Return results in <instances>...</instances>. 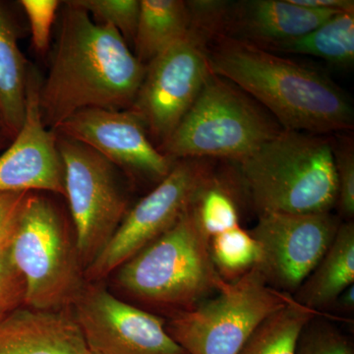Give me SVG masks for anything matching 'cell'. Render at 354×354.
Segmentation results:
<instances>
[{
    "label": "cell",
    "mask_w": 354,
    "mask_h": 354,
    "mask_svg": "<svg viewBox=\"0 0 354 354\" xmlns=\"http://www.w3.org/2000/svg\"><path fill=\"white\" fill-rule=\"evenodd\" d=\"M48 75L39 88L41 120L51 130L85 109H131L146 73L118 30L65 2Z\"/></svg>",
    "instance_id": "6da1fadb"
},
{
    "label": "cell",
    "mask_w": 354,
    "mask_h": 354,
    "mask_svg": "<svg viewBox=\"0 0 354 354\" xmlns=\"http://www.w3.org/2000/svg\"><path fill=\"white\" fill-rule=\"evenodd\" d=\"M209 65L212 73L250 95L283 130L328 135L353 128L351 100L318 70L225 35L211 44Z\"/></svg>",
    "instance_id": "7a4b0ae2"
},
{
    "label": "cell",
    "mask_w": 354,
    "mask_h": 354,
    "mask_svg": "<svg viewBox=\"0 0 354 354\" xmlns=\"http://www.w3.org/2000/svg\"><path fill=\"white\" fill-rule=\"evenodd\" d=\"M239 165L258 215L327 213L337 206L334 140L283 130Z\"/></svg>",
    "instance_id": "3957f363"
},
{
    "label": "cell",
    "mask_w": 354,
    "mask_h": 354,
    "mask_svg": "<svg viewBox=\"0 0 354 354\" xmlns=\"http://www.w3.org/2000/svg\"><path fill=\"white\" fill-rule=\"evenodd\" d=\"M125 295L169 317L194 309L227 281L212 260L209 239L192 205L167 232L116 270Z\"/></svg>",
    "instance_id": "277c9868"
},
{
    "label": "cell",
    "mask_w": 354,
    "mask_h": 354,
    "mask_svg": "<svg viewBox=\"0 0 354 354\" xmlns=\"http://www.w3.org/2000/svg\"><path fill=\"white\" fill-rule=\"evenodd\" d=\"M191 23L176 43L146 65L130 111L160 146L171 136L201 92L211 70V44L223 32L228 1H187Z\"/></svg>",
    "instance_id": "5b68a950"
},
{
    "label": "cell",
    "mask_w": 354,
    "mask_h": 354,
    "mask_svg": "<svg viewBox=\"0 0 354 354\" xmlns=\"http://www.w3.org/2000/svg\"><path fill=\"white\" fill-rule=\"evenodd\" d=\"M283 130L250 95L211 72L160 151L172 160L223 158L239 162Z\"/></svg>",
    "instance_id": "8992f818"
},
{
    "label": "cell",
    "mask_w": 354,
    "mask_h": 354,
    "mask_svg": "<svg viewBox=\"0 0 354 354\" xmlns=\"http://www.w3.org/2000/svg\"><path fill=\"white\" fill-rule=\"evenodd\" d=\"M9 250L24 279L25 307L41 311L72 307L86 286L85 270L75 241L46 198L30 193Z\"/></svg>",
    "instance_id": "52a82bcc"
},
{
    "label": "cell",
    "mask_w": 354,
    "mask_h": 354,
    "mask_svg": "<svg viewBox=\"0 0 354 354\" xmlns=\"http://www.w3.org/2000/svg\"><path fill=\"white\" fill-rule=\"evenodd\" d=\"M292 299L254 268L194 309L169 317L167 330L187 354H239L261 324Z\"/></svg>",
    "instance_id": "ba28073f"
},
{
    "label": "cell",
    "mask_w": 354,
    "mask_h": 354,
    "mask_svg": "<svg viewBox=\"0 0 354 354\" xmlns=\"http://www.w3.org/2000/svg\"><path fill=\"white\" fill-rule=\"evenodd\" d=\"M57 148L64 162V196L75 227L77 252L86 270L127 216L128 202L114 165L104 156L59 134Z\"/></svg>",
    "instance_id": "9c48e42d"
},
{
    "label": "cell",
    "mask_w": 354,
    "mask_h": 354,
    "mask_svg": "<svg viewBox=\"0 0 354 354\" xmlns=\"http://www.w3.org/2000/svg\"><path fill=\"white\" fill-rule=\"evenodd\" d=\"M214 171L209 160H176L157 187L127 212L111 241L86 268L85 279L91 283L102 281L167 232L190 208Z\"/></svg>",
    "instance_id": "30bf717a"
},
{
    "label": "cell",
    "mask_w": 354,
    "mask_h": 354,
    "mask_svg": "<svg viewBox=\"0 0 354 354\" xmlns=\"http://www.w3.org/2000/svg\"><path fill=\"white\" fill-rule=\"evenodd\" d=\"M341 223L330 212L260 215L250 234L260 246L256 268L266 283L295 295L327 252Z\"/></svg>",
    "instance_id": "8fae6325"
},
{
    "label": "cell",
    "mask_w": 354,
    "mask_h": 354,
    "mask_svg": "<svg viewBox=\"0 0 354 354\" xmlns=\"http://www.w3.org/2000/svg\"><path fill=\"white\" fill-rule=\"evenodd\" d=\"M71 308L93 353L187 354L167 332L165 318L123 301L97 283H86Z\"/></svg>",
    "instance_id": "7c38bea8"
},
{
    "label": "cell",
    "mask_w": 354,
    "mask_h": 354,
    "mask_svg": "<svg viewBox=\"0 0 354 354\" xmlns=\"http://www.w3.org/2000/svg\"><path fill=\"white\" fill-rule=\"evenodd\" d=\"M55 131L90 147L114 165L153 180L164 179L176 162L153 145L143 123L130 109H82Z\"/></svg>",
    "instance_id": "4fadbf2b"
},
{
    "label": "cell",
    "mask_w": 354,
    "mask_h": 354,
    "mask_svg": "<svg viewBox=\"0 0 354 354\" xmlns=\"http://www.w3.org/2000/svg\"><path fill=\"white\" fill-rule=\"evenodd\" d=\"M36 71L28 72L24 123L13 143L0 156V192L46 191L65 195L64 167L57 134L48 130L39 109Z\"/></svg>",
    "instance_id": "5bb4252c"
},
{
    "label": "cell",
    "mask_w": 354,
    "mask_h": 354,
    "mask_svg": "<svg viewBox=\"0 0 354 354\" xmlns=\"http://www.w3.org/2000/svg\"><path fill=\"white\" fill-rule=\"evenodd\" d=\"M337 13L307 8L292 0L230 2L223 35L267 50L304 36Z\"/></svg>",
    "instance_id": "9a60e30c"
},
{
    "label": "cell",
    "mask_w": 354,
    "mask_h": 354,
    "mask_svg": "<svg viewBox=\"0 0 354 354\" xmlns=\"http://www.w3.org/2000/svg\"><path fill=\"white\" fill-rule=\"evenodd\" d=\"M82 333L68 310L21 307L0 319V354H85Z\"/></svg>",
    "instance_id": "2e32d148"
},
{
    "label": "cell",
    "mask_w": 354,
    "mask_h": 354,
    "mask_svg": "<svg viewBox=\"0 0 354 354\" xmlns=\"http://www.w3.org/2000/svg\"><path fill=\"white\" fill-rule=\"evenodd\" d=\"M353 283L354 225L348 221L341 223L327 252L292 297L298 304L322 313Z\"/></svg>",
    "instance_id": "e0dca14e"
},
{
    "label": "cell",
    "mask_w": 354,
    "mask_h": 354,
    "mask_svg": "<svg viewBox=\"0 0 354 354\" xmlns=\"http://www.w3.org/2000/svg\"><path fill=\"white\" fill-rule=\"evenodd\" d=\"M28 72L15 26L0 3V122L12 139L24 123Z\"/></svg>",
    "instance_id": "ac0fdd59"
},
{
    "label": "cell",
    "mask_w": 354,
    "mask_h": 354,
    "mask_svg": "<svg viewBox=\"0 0 354 354\" xmlns=\"http://www.w3.org/2000/svg\"><path fill=\"white\" fill-rule=\"evenodd\" d=\"M191 11L183 0H141L134 44L136 57L148 64L181 38L189 28Z\"/></svg>",
    "instance_id": "d6986e66"
},
{
    "label": "cell",
    "mask_w": 354,
    "mask_h": 354,
    "mask_svg": "<svg viewBox=\"0 0 354 354\" xmlns=\"http://www.w3.org/2000/svg\"><path fill=\"white\" fill-rule=\"evenodd\" d=\"M266 50L281 55H308L342 68L351 67L354 62V12L335 14L304 36Z\"/></svg>",
    "instance_id": "ffe728a7"
},
{
    "label": "cell",
    "mask_w": 354,
    "mask_h": 354,
    "mask_svg": "<svg viewBox=\"0 0 354 354\" xmlns=\"http://www.w3.org/2000/svg\"><path fill=\"white\" fill-rule=\"evenodd\" d=\"M325 315L298 304L295 298L261 324L239 354H295L304 328Z\"/></svg>",
    "instance_id": "44dd1931"
},
{
    "label": "cell",
    "mask_w": 354,
    "mask_h": 354,
    "mask_svg": "<svg viewBox=\"0 0 354 354\" xmlns=\"http://www.w3.org/2000/svg\"><path fill=\"white\" fill-rule=\"evenodd\" d=\"M232 185L214 171L193 201V212L209 239L241 225L239 202Z\"/></svg>",
    "instance_id": "7402d4cb"
},
{
    "label": "cell",
    "mask_w": 354,
    "mask_h": 354,
    "mask_svg": "<svg viewBox=\"0 0 354 354\" xmlns=\"http://www.w3.org/2000/svg\"><path fill=\"white\" fill-rule=\"evenodd\" d=\"M209 251L216 272L227 283L241 279L261 260L259 244L241 225L212 237Z\"/></svg>",
    "instance_id": "603a6c76"
},
{
    "label": "cell",
    "mask_w": 354,
    "mask_h": 354,
    "mask_svg": "<svg viewBox=\"0 0 354 354\" xmlns=\"http://www.w3.org/2000/svg\"><path fill=\"white\" fill-rule=\"evenodd\" d=\"M72 6L92 14L97 24L109 25L120 32L125 41H134L140 15L138 0H73Z\"/></svg>",
    "instance_id": "cb8c5ba5"
},
{
    "label": "cell",
    "mask_w": 354,
    "mask_h": 354,
    "mask_svg": "<svg viewBox=\"0 0 354 354\" xmlns=\"http://www.w3.org/2000/svg\"><path fill=\"white\" fill-rule=\"evenodd\" d=\"M318 317L302 330L295 354H354L348 337L332 326L319 323Z\"/></svg>",
    "instance_id": "d4e9b609"
},
{
    "label": "cell",
    "mask_w": 354,
    "mask_h": 354,
    "mask_svg": "<svg viewBox=\"0 0 354 354\" xmlns=\"http://www.w3.org/2000/svg\"><path fill=\"white\" fill-rule=\"evenodd\" d=\"M337 202L342 215L351 221L354 216V151L353 140L334 141Z\"/></svg>",
    "instance_id": "484cf974"
},
{
    "label": "cell",
    "mask_w": 354,
    "mask_h": 354,
    "mask_svg": "<svg viewBox=\"0 0 354 354\" xmlns=\"http://www.w3.org/2000/svg\"><path fill=\"white\" fill-rule=\"evenodd\" d=\"M9 246L0 249V319L25 306L24 279L14 265Z\"/></svg>",
    "instance_id": "4316f807"
},
{
    "label": "cell",
    "mask_w": 354,
    "mask_h": 354,
    "mask_svg": "<svg viewBox=\"0 0 354 354\" xmlns=\"http://www.w3.org/2000/svg\"><path fill=\"white\" fill-rule=\"evenodd\" d=\"M57 0H21L31 27L32 44L38 53H46L50 44L51 28L59 6Z\"/></svg>",
    "instance_id": "83f0119b"
},
{
    "label": "cell",
    "mask_w": 354,
    "mask_h": 354,
    "mask_svg": "<svg viewBox=\"0 0 354 354\" xmlns=\"http://www.w3.org/2000/svg\"><path fill=\"white\" fill-rule=\"evenodd\" d=\"M32 192H0V249L12 241L21 212Z\"/></svg>",
    "instance_id": "f1b7e54d"
},
{
    "label": "cell",
    "mask_w": 354,
    "mask_h": 354,
    "mask_svg": "<svg viewBox=\"0 0 354 354\" xmlns=\"http://www.w3.org/2000/svg\"><path fill=\"white\" fill-rule=\"evenodd\" d=\"M295 3L317 10L354 12L353 0H292Z\"/></svg>",
    "instance_id": "f546056e"
},
{
    "label": "cell",
    "mask_w": 354,
    "mask_h": 354,
    "mask_svg": "<svg viewBox=\"0 0 354 354\" xmlns=\"http://www.w3.org/2000/svg\"><path fill=\"white\" fill-rule=\"evenodd\" d=\"M330 308H335L339 313H353L354 310V286H351L342 291L341 295L335 299Z\"/></svg>",
    "instance_id": "4dcf8cb0"
},
{
    "label": "cell",
    "mask_w": 354,
    "mask_h": 354,
    "mask_svg": "<svg viewBox=\"0 0 354 354\" xmlns=\"http://www.w3.org/2000/svg\"><path fill=\"white\" fill-rule=\"evenodd\" d=\"M4 133V134H6V130H4L3 127H2L1 122H0V133Z\"/></svg>",
    "instance_id": "1f68e13d"
},
{
    "label": "cell",
    "mask_w": 354,
    "mask_h": 354,
    "mask_svg": "<svg viewBox=\"0 0 354 354\" xmlns=\"http://www.w3.org/2000/svg\"><path fill=\"white\" fill-rule=\"evenodd\" d=\"M85 354H97V353H93V351H90L88 349L87 353H86Z\"/></svg>",
    "instance_id": "d6a6232c"
}]
</instances>
